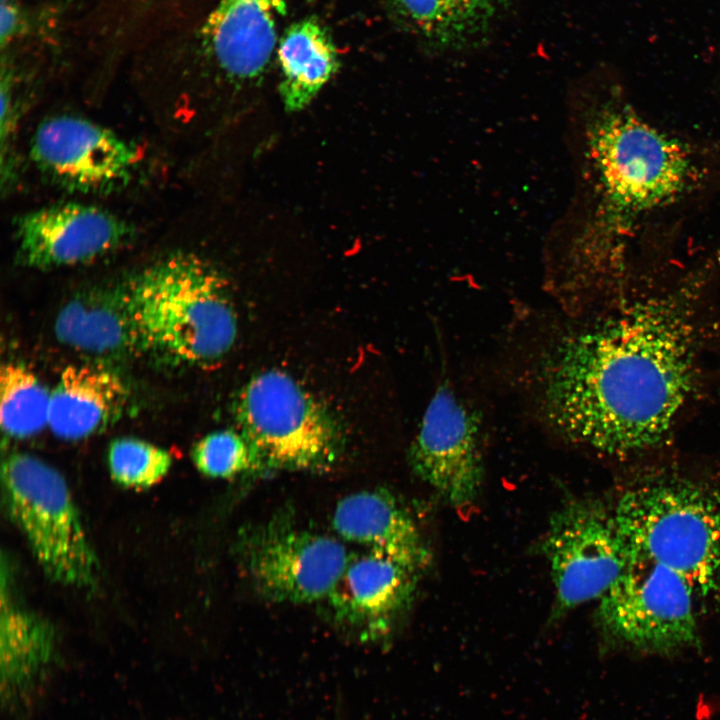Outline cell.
Masks as SVG:
<instances>
[{"mask_svg": "<svg viewBox=\"0 0 720 720\" xmlns=\"http://www.w3.org/2000/svg\"><path fill=\"white\" fill-rule=\"evenodd\" d=\"M703 287L625 297L558 339L537 371L540 413L565 440L610 457L648 452L671 435L698 381Z\"/></svg>", "mask_w": 720, "mask_h": 720, "instance_id": "6da1fadb", "label": "cell"}, {"mask_svg": "<svg viewBox=\"0 0 720 720\" xmlns=\"http://www.w3.org/2000/svg\"><path fill=\"white\" fill-rule=\"evenodd\" d=\"M586 152L597 207L592 227L572 251L605 268L615 241L642 216L664 207L688 187L695 169L687 147L624 103L606 102L587 125Z\"/></svg>", "mask_w": 720, "mask_h": 720, "instance_id": "7a4b0ae2", "label": "cell"}, {"mask_svg": "<svg viewBox=\"0 0 720 720\" xmlns=\"http://www.w3.org/2000/svg\"><path fill=\"white\" fill-rule=\"evenodd\" d=\"M139 349L175 364L204 365L233 346L237 318L221 273L175 253L124 283Z\"/></svg>", "mask_w": 720, "mask_h": 720, "instance_id": "3957f363", "label": "cell"}, {"mask_svg": "<svg viewBox=\"0 0 720 720\" xmlns=\"http://www.w3.org/2000/svg\"><path fill=\"white\" fill-rule=\"evenodd\" d=\"M612 510L629 555L675 571L697 598L720 595V483L659 472L626 488Z\"/></svg>", "mask_w": 720, "mask_h": 720, "instance_id": "277c9868", "label": "cell"}, {"mask_svg": "<svg viewBox=\"0 0 720 720\" xmlns=\"http://www.w3.org/2000/svg\"><path fill=\"white\" fill-rule=\"evenodd\" d=\"M234 414L259 469L327 471L342 454L338 419L285 372L268 370L251 378Z\"/></svg>", "mask_w": 720, "mask_h": 720, "instance_id": "5b68a950", "label": "cell"}, {"mask_svg": "<svg viewBox=\"0 0 720 720\" xmlns=\"http://www.w3.org/2000/svg\"><path fill=\"white\" fill-rule=\"evenodd\" d=\"M1 479L9 515L44 573L66 586L93 587L98 560L63 476L31 454L12 452Z\"/></svg>", "mask_w": 720, "mask_h": 720, "instance_id": "8992f818", "label": "cell"}, {"mask_svg": "<svg viewBox=\"0 0 720 720\" xmlns=\"http://www.w3.org/2000/svg\"><path fill=\"white\" fill-rule=\"evenodd\" d=\"M690 584L648 558L629 555L599 599L597 618L608 640L634 651L671 655L697 648L700 637Z\"/></svg>", "mask_w": 720, "mask_h": 720, "instance_id": "52a82bcc", "label": "cell"}, {"mask_svg": "<svg viewBox=\"0 0 720 720\" xmlns=\"http://www.w3.org/2000/svg\"><path fill=\"white\" fill-rule=\"evenodd\" d=\"M236 552L260 596L289 604L323 601L351 555L338 539L304 529L282 515L244 528Z\"/></svg>", "mask_w": 720, "mask_h": 720, "instance_id": "ba28073f", "label": "cell"}, {"mask_svg": "<svg viewBox=\"0 0 720 720\" xmlns=\"http://www.w3.org/2000/svg\"><path fill=\"white\" fill-rule=\"evenodd\" d=\"M542 552L564 610L600 599L628 561L613 510L591 499L569 501L553 513Z\"/></svg>", "mask_w": 720, "mask_h": 720, "instance_id": "9c48e42d", "label": "cell"}, {"mask_svg": "<svg viewBox=\"0 0 720 720\" xmlns=\"http://www.w3.org/2000/svg\"><path fill=\"white\" fill-rule=\"evenodd\" d=\"M37 168L64 189L106 193L128 184L140 160L135 145L97 123L59 115L43 121L31 143Z\"/></svg>", "mask_w": 720, "mask_h": 720, "instance_id": "30bf717a", "label": "cell"}, {"mask_svg": "<svg viewBox=\"0 0 720 720\" xmlns=\"http://www.w3.org/2000/svg\"><path fill=\"white\" fill-rule=\"evenodd\" d=\"M408 461L448 504L464 506L478 496L484 473L479 418L449 386H439L431 398Z\"/></svg>", "mask_w": 720, "mask_h": 720, "instance_id": "8fae6325", "label": "cell"}, {"mask_svg": "<svg viewBox=\"0 0 720 720\" xmlns=\"http://www.w3.org/2000/svg\"><path fill=\"white\" fill-rule=\"evenodd\" d=\"M17 253L31 268L86 263L122 246L130 225L96 206L63 203L30 211L15 223Z\"/></svg>", "mask_w": 720, "mask_h": 720, "instance_id": "7c38bea8", "label": "cell"}, {"mask_svg": "<svg viewBox=\"0 0 720 720\" xmlns=\"http://www.w3.org/2000/svg\"><path fill=\"white\" fill-rule=\"evenodd\" d=\"M420 570L372 551L350 555L323 600L338 625L369 640L383 637L408 609Z\"/></svg>", "mask_w": 720, "mask_h": 720, "instance_id": "4fadbf2b", "label": "cell"}, {"mask_svg": "<svg viewBox=\"0 0 720 720\" xmlns=\"http://www.w3.org/2000/svg\"><path fill=\"white\" fill-rule=\"evenodd\" d=\"M287 0H217L203 27L204 45L230 80L258 78L277 44Z\"/></svg>", "mask_w": 720, "mask_h": 720, "instance_id": "5bb4252c", "label": "cell"}, {"mask_svg": "<svg viewBox=\"0 0 720 720\" xmlns=\"http://www.w3.org/2000/svg\"><path fill=\"white\" fill-rule=\"evenodd\" d=\"M335 532L345 541L421 570L428 552L409 512L385 489H369L343 497L332 515Z\"/></svg>", "mask_w": 720, "mask_h": 720, "instance_id": "9a60e30c", "label": "cell"}, {"mask_svg": "<svg viewBox=\"0 0 720 720\" xmlns=\"http://www.w3.org/2000/svg\"><path fill=\"white\" fill-rule=\"evenodd\" d=\"M2 563L0 612V688L3 704L21 699L41 678L56 651L53 626L12 593Z\"/></svg>", "mask_w": 720, "mask_h": 720, "instance_id": "2e32d148", "label": "cell"}, {"mask_svg": "<svg viewBox=\"0 0 720 720\" xmlns=\"http://www.w3.org/2000/svg\"><path fill=\"white\" fill-rule=\"evenodd\" d=\"M127 399L126 384L112 369L70 365L51 390L48 426L64 440L87 438L119 416Z\"/></svg>", "mask_w": 720, "mask_h": 720, "instance_id": "e0dca14e", "label": "cell"}, {"mask_svg": "<svg viewBox=\"0 0 720 720\" xmlns=\"http://www.w3.org/2000/svg\"><path fill=\"white\" fill-rule=\"evenodd\" d=\"M54 330L62 344L95 357L140 350L124 284L74 296L59 311Z\"/></svg>", "mask_w": 720, "mask_h": 720, "instance_id": "ac0fdd59", "label": "cell"}, {"mask_svg": "<svg viewBox=\"0 0 720 720\" xmlns=\"http://www.w3.org/2000/svg\"><path fill=\"white\" fill-rule=\"evenodd\" d=\"M277 55L281 70L279 93L290 113L306 108L340 64L328 32L312 18L286 29L279 40Z\"/></svg>", "mask_w": 720, "mask_h": 720, "instance_id": "d6986e66", "label": "cell"}, {"mask_svg": "<svg viewBox=\"0 0 720 720\" xmlns=\"http://www.w3.org/2000/svg\"><path fill=\"white\" fill-rule=\"evenodd\" d=\"M506 0H393L402 18L426 41L455 48L486 32Z\"/></svg>", "mask_w": 720, "mask_h": 720, "instance_id": "ffe728a7", "label": "cell"}, {"mask_svg": "<svg viewBox=\"0 0 720 720\" xmlns=\"http://www.w3.org/2000/svg\"><path fill=\"white\" fill-rule=\"evenodd\" d=\"M50 394L25 365L9 362L0 374V424L10 437L23 439L49 422Z\"/></svg>", "mask_w": 720, "mask_h": 720, "instance_id": "44dd1931", "label": "cell"}, {"mask_svg": "<svg viewBox=\"0 0 720 720\" xmlns=\"http://www.w3.org/2000/svg\"><path fill=\"white\" fill-rule=\"evenodd\" d=\"M108 467L120 486L134 489L152 487L162 480L172 465V457L152 443L136 438H119L108 449Z\"/></svg>", "mask_w": 720, "mask_h": 720, "instance_id": "7402d4cb", "label": "cell"}, {"mask_svg": "<svg viewBox=\"0 0 720 720\" xmlns=\"http://www.w3.org/2000/svg\"><path fill=\"white\" fill-rule=\"evenodd\" d=\"M191 456L196 468L211 478H231L259 469L245 438L232 430L206 435L193 446Z\"/></svg>", "mask_w": 720, "mask_h": 720, "instance_id": "603a6c76", "label": "cell"}, {"mask_svg": "<svg viewBox=\"0 0 720 720\" xmlns=\"http://www.w3.org/2000/svg\"><path fill=\"white\" fill-rule=\"evenodd\" d=\"M2 2H16V0H2Z\"/></svg>", "mask_w": 720, "mask_h": 720, "instance_id": "cb8c5ba5", "label": "cell"}]
</instances>
